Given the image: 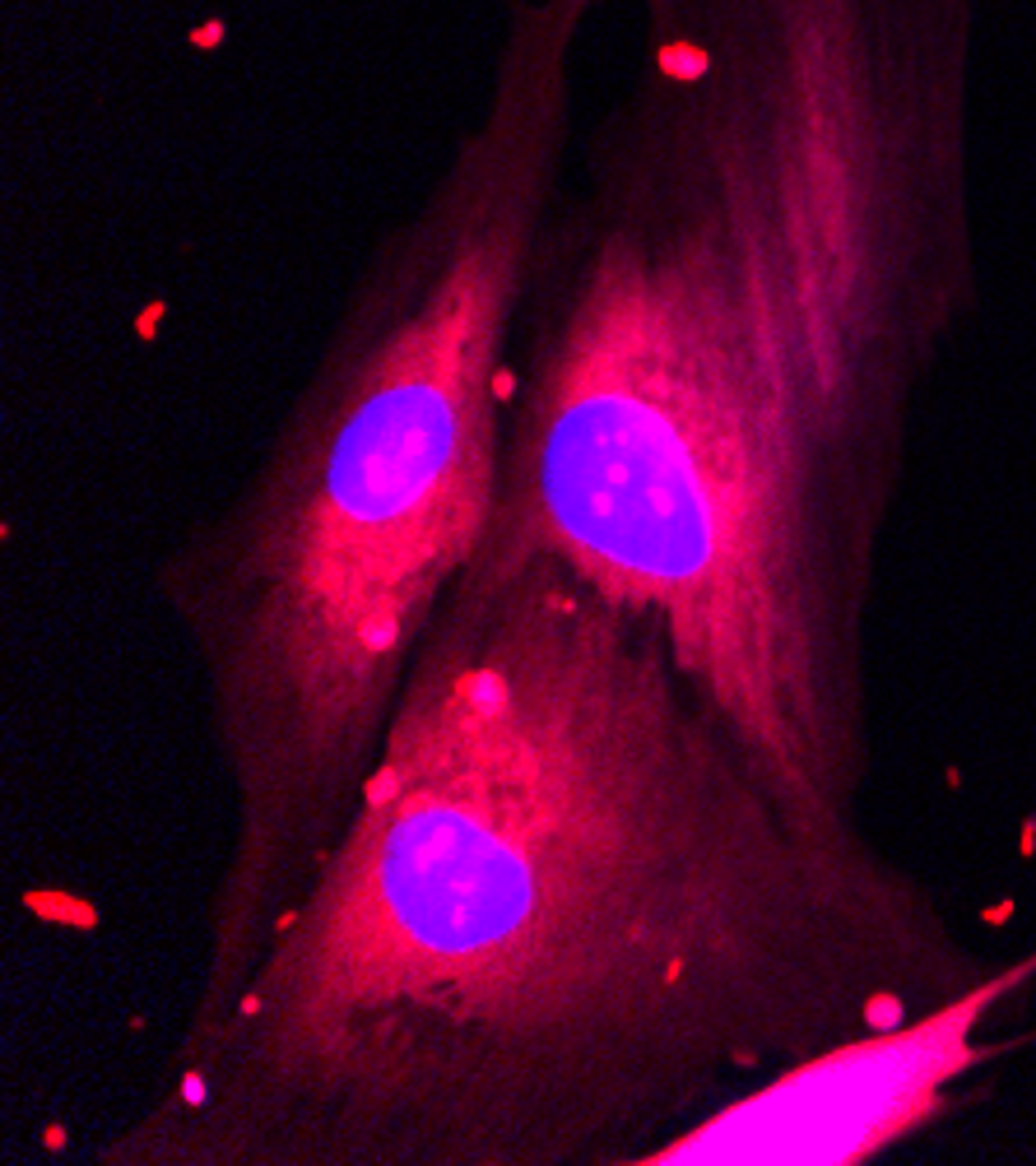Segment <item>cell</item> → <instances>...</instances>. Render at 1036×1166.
Segmentation results:
<instances>
[{"instance_id":"6da1fadb","label":"cell","mask_w":1036,"mask_h":1166,"mask_svg":"<svg viewBox=\"0 0 1036 1166\" xmlns=\"http://www.w3.org/2000/svg\"><path fill=\"white\" fill-rule=\"evenodd\" d=\"M995 967L762 777L647 614L488 535L317 874L93 1162L647 1166Z\"/></svg>"},{"instance_id":"7a4b0ae2","label":"cell","mask_w":1036,"mask_h":1166,"mask_svg":"<svg viewBox=\"0 0 1036 1166\" xmlns=\"http://www.w3.org/2000/svg\"><path fill=\"white\" fill-rule=\"evenodd\" d=\"M511 335L493 539L647 614L795 808L860 818L869 604L976 307V0H628Z\"/></svg>"},{"instance_id":"3957f363","label":"cell","mask_w":1036,"mask_h":1166,"mask_svg":"<svg viewBox=\"0 0 1036 1166\" xmlns=\"http://www.w3.org/2000/svg\"><path fill=\"white\" fill-rule=\"evenodd\" d=\"M605 5H502L474 116L362 256L252 469L154 567L228 790L177 1032L224 1013L317 874L437 609L493 530L516 312Z\"/></svg>"},{"instance_id":"277c9868","label":"cell","mask_w":1036,"mask_h":1166,"mask_svg":"<svg viewBox=\"0 0 1036 1166\" xmlns=\"http://www.w3.org/2000/svg\"><path fill=\"white\" fill-rule=\"evenodd\" d=\"M1036 976V953L962 995L869 1027L734 1092L661 1144L647 1166H860L953 1111V1088L990 1046L981 1023Z\"/></svg>"}]
</instances>
